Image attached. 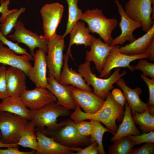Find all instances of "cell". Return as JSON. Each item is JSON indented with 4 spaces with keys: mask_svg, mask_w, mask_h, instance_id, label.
<instances>
[{
    "mask_svg": "<svg viewBox=\"0 0 154 154\" xmlns=\"http://www.w3.org/2000/svg\"><path fill=\"white\" fill-rule=\"evenodd\" d=\"M124 106L118 103L109 92L100 109L96 112L90 114L82 111L76 106L70 119L75 123L87 119H94L103 123L110 131L115 132L118 128L116 121H122L124 114Z\"/></svg>",
    "mask_w": 154,
    "mask_h": 154,
    "instance_id": "6da1fadb",
    "label": "cell"
},
{
    "mask_svg": "<svg viewBox=\"0 0 154 154\" xmlns=\"http://www.w3.org/2000/svg\"><path fill=\"white\" fill-rule=\"evenodd\" d=\"M71 114V111L62 106L52 102L35 110H30V120L36 129H44L49 131H55L64 126L66 120L57 123V118L60 116H66Z\"/></svg>",
    "mask_w": 154,
    "mask_h": 154,
    "instance_id": "7a4b0ae2",
    "label": "cell"
},
{
    "mask_svg": "<svg viewBox=\"0 0 154 154\" xmlns=\"http://www.w3.org/2000/svg\"><path fill=\"white\" fill-rule=\"evenodd\" d=\"M80 20L87 24L90 32L98 34L105 43L111 44L112 32L118 24L117 19L107 18L102 9L96 8L83 13Z\"/></svg>",
    "mask_w": 154,
    "mask_h": 154,
    "instance_id": "3957f363",
    "label": "cell"
},
{
    "mask_svg": "<svg viewBox=\"0 0 154 154\" xmlns=\"http://www.w3.org/2000/svg\"><path fill=\"white\" fill-rule=\"evenodd\" d=\"M120 68H116L113 73L107 78L97 77L91 71L90 62L86 60L79 65L78 71L88 86L93 88V92L102 99H106L110 91L113 88V85L120 78L126 74L125 70L120 73Z\"/></svg>",
    "mask_w": 154,
    "mask_h": 154,
    "instance_id": "277c9868",
    "label": "cell"
},
{
    "mask_svg": "<svg viewBox=\"0 0 154 154\" xmlns=\"http://www.w3.org/2000/svg\"><path fill=\"white\" fill-rule=\"evenodd\" d=\"M66 120L65 125L56 130L49 131L45 128L39 130L67 147L88 146L92 143L90 141V136H84L80 134L76 128V123L72 120L69 118Z\"/></svg>",
    "mask_w": 154,
    "mask_h": 154,
    "instance_id": "5b68a950",
    "label": "cell"
},
{
    "mask_svg": "<svg viewBox=\"0 0 154 154\" xmlns=\"http://www.w3.org/2000/svg\"><path fill=\"white\" fill-rule=\"evenodd\" d=\"M28 121L18 115L0 111V141L6 144H17Z\"/></svg>",
    "mask_w": 154,
    "mask_h": 154,
    "instance_id": "8992f818",
    "label": "cell"
},
{
    "mask_svg": "<svg viewBox=\"0 0 154 154\" xmlns=\"http://www.w3.org/2000/svg\"><path fill=\"white\" fill-rule=\"evenodd\" d=\"M154 0H129L124 9L127 15L133 20L141 23L142 29L147 32L154 24L151 14H154Z\"/></svg>",
    "mask_w": 154,
    "mask_h": 154,
    "instance_id": "52a82bcc",
    "label": "cell"
},
{
    "mask_svg": "<svg viewBox=\"0 0 154 154\" xmlns=\"http://www.w3.org/2000/svg\"><path fill=\"white\" fill-rule=\"evenodd\" d=\"M64 38L62 35L57 34L47 42L46 58L48 74L53 76L59 82L63 64Z\"/></svg>",
    "mask_w": 154,
    "mask_h": 154,
    "instance_id": "ba28073f",
    "label": "cell"
},
{
    "mask_svg": "<svg viewBox=\"0 0 154 154\" xmlns=\"http://www.w3.org/2000/svg\"><path fill=\"white\" fill-rule=\"evenodd\" d=\"M119 45L113 46L99 75L101 78H108L110 75L112 70L115 68L127 67L129 70L134 71L135 70L134 66L130 65L131 62L136 60L148 58V55L146 53L137 55H128L123 54L119 51Z\"/></svg>",
    "mask_w": 154,
    "mask_h": 154,
    "instance_id": "9c48e42d",
    "label": "cell"
},
{
    "mask_svg": "<svg viewBox=\"0 0 154 154\" xmlns=\"http://www.w3.org/2000/svg\"><path fill=\"white\" fill-rule=\"evenodd\" d=\"M15 31L8 37L18 43H21L27 46L30 49L31 54L33 56L35 49L41 48L47 53L48 40L44 36L38 35L27 29L23 23L17 21L14 27Z\"/></svg>",
    "mask_w": 154,
    "mask_h": 154,
    "instance_id": "30bf717a",
    "label": "cell"
},
{
    "mask_svg": "<svg viewBox=\"0 0 154 154\" xmlns=\"http://www.w3.org/2000/svg\"><path fill=\"white\" fill-rule=\"evenodd\" d=\"M64 7L58 3L47 4L40 10L42 22L44 36L48 40L57 35L56 31L62 17Z\"/></svg>",
    "mask_w": 154,
    "mask_h": 154,
    "instance_id": "8fae6325",
    "label": "cell"
},
{
    "mask_svg": "<svg viewBox=\"0 0 154 154\" xmlns=\"http://www.w3.org/2000/svg\"><path fill=\"white\" fill-rule=\"evenodd\" d=\"M121 18L119 26L121 30V33L118 36L113 40L111 46L123 44L129 41L131 42L136 39L134 37L133 33L137 29L142 27L141 24L130 18L126 13L122 5L118 0L114 1Z\"/></svg>",
    "mask_w": 154,
    "mask_h": 154,
    "instance_id": "7c38bea8",
    "label": "cell"
},
{
    "mask_svg": "<svg viewBox=\"0 0 154 154\" xmlns=\"http://www.w3.org/2000/svg\"><path fill=\"white\" fill-rule=\"evenodd\" d=\"M26 106L31 110H35L48 103L55 102V96L46 87H39L32 90H26L20 96Z\"/></svg>",
    "mask_w": 154,
    "mask_h": 154,
    "instance_id": "4fadbf2b",
    "label": "cell"
},
{
    "mask_svg": "<svg viewBox=\"0 0 154 154\" xmlns=\"http://www.w3.org/2000/svg\"><path fill=\"white\" fill-rule=\"evenodd\" d=\"M72 98L76 105L84 112L93 114L102 106L104 100L93 92L79 89L73 86L71 90Z\"/></svg>",
    "mask_w": 154,
    "mask_h": 154,
    "instance_id": "5bb4252c",
    "label": "cell"
},
{
    "mask_svg": "<svg viewBox=\"0 0 154 154\" xmlns=\"http://www.w3.org/2000/svg\"><path fill=\"white\" fill-rule=\"evenodd\" d=\"M46 88L55 96L57 104L68 110H74L76 105L71 95V90L73 86L60 83L52 75L48 74Z\"/></svg>",
    "mask_w": 154,
    "mask_h": 154,
    "instance_id": "9a60e30c",
    "label": "cell"
},
{
    "mask_svg": "<svg viewBox=\"0 0 154 154\" xmlns=\"http://www.w3.org/2000/svg\"><path fill=\"white\" fill-rule=\"evenodd\" d=\"M89 51H86V60L94 62L96 68L102 72L106 60L113 46L103 42L100 38L93 35Z\"/></svg>",
    "mask_w": 154,
    "mask_h": 154,
    "instance_id": "2e32d148",
    "label": "cell"
},
{
    "mask_svg": "<svg viewBox=\"0 0 154 154\" xmlns=\"http://www.w3.org/2000/svg\"><path fill=\"white\" fill-rule=\"evenodd\" d=\"M32 56L18 55L12 50L3 45L0 48V63L20 69L28 76L32 68L30 61Z\"/></svg>",
    "mask_w": 154,
    "mask_h": 154,
    "instance_id": "e0dca14e",
    "label": "cell"
},
{
    "mask_svg": "<svg viewBox=\"0 0 154 154\" xmlns=\"http://www.w3.org/2000/svg\"><path fill=\"white\" fill-rule=\"evenodd\" d=\"M46 53L42 49L39 48L33 56L34 65L28 77L36 87H46L48 85Z\"/></svg>",
    "mask_w": 154,
    "mask_h": 154,
    "instance_id": "ac0fdd59",
    "label": "cell"
},
{
    "mask_svg": "<svg viewBox=\"0 0 154 154\" xmlns=\"http://www.w3.org/2000/svg\"><path fill=\"white\" fill-rule=\"evenodd\" d=\"M35 134L38 144L36 154H74L71 148L62 145L40 130L36 129Z\"/></svg>",
    "mask_w": 154,
    "mask_h": 154,
    "instance_id": "d6986e66",
    "label": "cell"
},
{
    "mask_svg": "<svg viewBox=\"0 0 154 154\" xmlns=\"http://www.w3.org/2000/svg\"><path fill=\"white\" fill-rule=\"evenodd\" d=\"M26 74L21 69L10 66L7 70L6 79L9 96H21L27 89Z\"/></svg>",
    "mask_w": 154,
    "mask_h": 154,
    "instance_id": "ffe728a7",
    "label": "cell"
},
{
    "mask_svg": "<svg viewBox=\"0 0 154 154\" xmlns=\"http://www.w3.org/2000/svg\"><path fill=\"white\" fill-rule=\"evenodd\" d=\"M116 83L123 92L126 100L131 108L132 116L136 112L140 113L146 110L148 106L140 98L139 96L142 93L141 88L137 87L134 89L131 88L127 85L125 80L121 78Z\"/></svg>",
    "mask_w": 154,
    "mask_h": 154,
    "instance_id": "44dd1931",
    "label": "cell"
},
{
    "mask_svg": "<svg viewBox=\"0 0 154 154\" xmlns=\"http://www.w3.org/2000/svg\"><path fill=\"white\" fill-rule=\"evenodd\" d=\"M69 56L66 54L64 55V62L59 82L61 84L70 85L79 89L92 92V89L88 85L81 74L69 67Z\"/></svg>",
    "mask_w": 154,
    "mask_h": 154,
    "instance_id": "7402d4cb",
    "label": "cell"
},
{
    "mask_svg": "<svg viewBox=\"0 0 154 154\" xmlns=\"http://www.w3.org/2000/svg\"><path fill=\"white\" fill-rule=\"evenodd\" d=\"M88 27L85 26V22L78 21L73 26L70 33V42L66 54L70 56L73 60L71 52V48L74 44L84 45L86 48L90 46L93 35L90 34Z\"/></svg>",
    "mask_w": 154,
    "mask_h": 154,
    "instance_id": "603a6c76",
    "label": "cell"
},
{
    "mask_svg": "<svg viewBox=\"0 0 154 154\" xmlns=\"http://www.w3.org/2000/svg\"><path fill=\"white\" fill-rule=\"evenodd\" d=\"M154 40V24L146 33L133 42L120 47V52L128 55H137L145 53Z\"/></svg>",
    "mask_w": 154,
    "mask_h": 154,
    "instance_id": "cb8c5ba5",
    "label": "cell"
},
{
    "mask_svg": "<svg viewBox=\"0 0 154 154\" xmlns=\"http://www.w3.org/2000/svg\"><path fill=\"white\" fill-rule=\"evenodd\" d=\"M125 111L121 123L116 132L110 139L113 142L115 140L129 135H137L141 134L135 125L131 114V109L127 101L125 104Z\"/></svg>",
    "mask_w": 154,
    "mask_h": 154,
    "instance_id": "d4e9b609",
    "label": "cell"
},
{
    "mask_svg": "<svg viewBox=\"0 0 154 154\" xmlns=\"http://www.w3.org/2000/svg\"><path fill=\"white\" fill-rule=\"evenodd\" d=\"M0 111H4L18 115L30 120V110L26 106L20 96H9L0 103Z\"/></svg>",
    "mask_w": 154,
    "mask_h": 154,
    "instance_id": "484cf974",
    "label": "cell"
},
{
    "mask_svg": "<svg viewBox=\"0 0 154 154\" xmlns=\"http://www.w3.org/2000/svg\"><path fill=\"white\" fill-rule=\"evenodd\" d=\"M35 127L30 121H28L21 133L17 145L37 151L38 144L35 134Z\"/></svg>",
    "mask_w": 154,
    "mask_h": 154,
    "instance_id": "4316f807",
    "label": "cell"
},
{
    "mask_svg": "<svg viewBox=\"0 0 154 154\" xmlns=\"http://www.w3.org/2000/svg\"><path fill=\"white\" fill-rule=\"evenodd\" d=\"M80 0H66L68 7V17L65 32L62 35L65 37L71 31L75 24L80 20L83 13L78 6Z\"/></svg>",
    "mask_w": 154,
    "mask_h": 154,
    "instance_id": "83f0119b",
    "label": "cell"
},
{
    "mask_svg": "<svg viewBox=\"0 0 154 154\" xmlns=\"http://www.w3.org/2000/svg\"><path fill=\"white\" fill-rule=\"evenodd\" d=\"M135 124L139 125L141 133H148L154 130V117L147 108L144 112H135L132 115Z\"/></svg>",
    "mask_w": 154,
    "mask_h": 154,
    "instance_id": "f1b7e54d",
    "label": "cell"
},
{
    "mask_svg": "<svg viewBox=\"0 0 154 154\" xmlns=\"http://www.w3.org/2000/svg\"><path fill=\"white\" fill-rule=\"evenodd\" d=\"M93 124L92 132L90 135V140L91 143L97 142L98 148V153L100 154H106L104 150L102 140L103 135L105 133L108 132L114 134L115 132H112L107 128L105 127L99 121L94 119H90Z\"/></svg>",
    "mask_w": 154,
    "mask_h": 154,
    "instance_id": "f546056e",
    "label": "cell"
},
{
    "mask_svg": "<svg viewBox=\"0 0 154 154\" xmlns=\"http://www.w3.org/2000/svg\"><path fill=\"white\" fill-rule=\"evenodd\" d=\"M113 144L108 148V154H130L135 146L127 136L114 141Z\"/></svg>",
    "mask_w": 154,
    "mask_h": 154,
    "instance_id": "4dcf8cb0",
    "label": "cell"
},
{
    "mask_svg": "<svg viewBox=\"0 0 154 154\" xmlns=\"http://www.w3.org/2000/svg\"><path fill=\"white\" fill-rule=\"evenodd\" d=\"M24 7H21L15 12L9 14L5 19L4 22L1 24L0 31L2 34L7 36L14 28L19 16L25 11Z\"/></svg>",
    "mask_w": 154,
    "mask_h": 154,
    "instance_id": "1f68e13d",
    "label": "cell"
},
{
    "mask_svg": "<svg viewBox=\"0 0 154 154\" xmlns=\"http://www.w3.org/2000/svg\"><path fill=\"white\" fill-rule=\"evenodd\" d=\"M134 66L135 69L140 70L143 74L154 79V63H150L147 60L140 59L137 64Z\"/></svg>",
    "mask_w": 154,
    "mask_h": 154,
    "instance_id": "d6a6232c",
    "label": "cell"
},
{
    "mask_svg": "<svg viewBox=\"0 0 154 154\" xmlns=\"http://www.w3.org/2000/svg\"><path fill=\"white\" fill-rule=\"evenodd\" d=\"M1 24L0 22V29ZM0 40L4 44L7 45L8 48L13 50L17 54L21 55L26 54L32 56L31 54L28 53L27 50L20 46L18 43H15L8 40L1 33L0 29Z\"/></svg>",
    "mask_w": 154,
    "mask_h": 154,
    "instance_id": "836d02e7",
    "label": "cell"
},
{
    "mask_svg": "<svg viewBox=\"0 0 154 154\" xmlns=\"http://www.w3.org/2000/svg\"><path fill=\"white\" fill-rule=\"evenodd\" d=\"M127 136L131 141L134 145L143 143H154V132L151 131L148 133H142L137 135H129Z\"/></svg>",
    "mask_w": 154,
    "mask_h": 154,
    "instance_id": "e575fe53",
    "label": "cell"
},
{
    "mask_svg": "<svg viewBox=\"0 0 154 154\" xmlns=\"http://www.w3.org/2000/svg\"><path fill=\"white\" fill-rule=\"evenodd\" d=\"M5 65L0 67V100H3L9 96L7 86L6 73L7 69Z\"/></svg>",
    "mask_w": 154,
    "mask_h": 154,
    "instance_id": "d590c367",
    "label": "cell"
},
{
    "mask_svg": "<svg viewBox=\"0 0 154 154\" xmlns=\"http://www.w3.org/2000/svg\"><path fill=\"white\" fill-rule=\"evenodd\" d=\"M140 76L149 88V97L147 103L148 107L154 109V79H150L143 74Z\"/></svg>",
    "mask_w": 154,
    "mask_h": 154,
    "instance_id": "8d00e7d4",
    "label": "cell"
},
{
    "mask_svg": "<svg viewBox=\"0 0 154 154\" xmlns=\"http://www.w3.org/2000/svg\"><path fill=\"white\" fill-rule=\"evenodd\" d=\"M76 126L80 134L84 136H89L92 132L93 124L90 120V121L84 120L76 123Z\"/></svg>",
    "mask_w": 154,
    "mask_h": 154,
    "instance_id": "74e56055",
    "label": "cell"
},
{
    "mask_svg": "<svg viewBox=\"0 0 154 154\" xmlns=\"http://www.w3.org/2000/svg\"><path fill=\"white\" fill-rule=\"evenodd\" d=\"M154 143L146 142L138 148L132 149L130 154H153Z\"/></svg>",
    "mask_w": 154,
    "mask_h": 154,
    "instance_id": "f35d334b",
    "label": "cell"
},
{
    "mask_svg": "<svg viewBox=\"0 0 154 154\" xmlns=\"http://www.w3.org/2000/svg\"><path fill=\"white\" fill-rule=\"evenodd\" d=\"M10 0H1L0 2V13L2 15L0 17V22L2 24L4 22L7 16L10 14L16 12L18 9H14L10 10L8 9V5L10 4Z\"/></svg>",
    "mask_w": 154,
    "mask_h": 154,
    "instance_id": "ab89813d",
    "label": "cell"
},
{
    "mask_svg": "<svg viewBox=\"0 0 154 154\" xmlns=\"http://www.w3.org/2000/svg\"><path fill=\"white\" fill-rule=\"evenodd\" d=\"M36 151L32 150L31 151L25 152L19 150L18 147H10L5 149H0V154H34Z\"/></svg>",
    "mask_w": 154,
    "mask_h": 154,
    "instance_id": "60d3db41",
    "label": "cell"
},
{
    "mask_svg": "<svg viewBox=\"0 0 154 154\" xmlns=\"http://www.w3.org/2000/svg\"><path fill=\"white\" fill-rule=\"evenodd\" d=\"M111 93L114 99L118 103L122 106L124 105L126 99L120 90L117 88L114 89Z\"/></svg>",
    "mask_w": 154,
    "mask_h": 154,
    "instance_id": "b9f144b4",
    "label": "cell"
},
{
    "mask_svg": "<svg viewBox=\"0 0 154 154\" xmlns=\"http://www.w3.org/2000/svg\"><path fill=\"white\" fill-rule=\"evenodd\" d=\"M145 53L148 55V58L150 60L154 61V40L147 48Z\"/></svg>",
    "mask_w": 154,
    "mask_h": 154,
    "instance_id": "7bdbcfd3",
    "label": "cell"
},
{
    "mask_svg": "<svg viewBox=\"0 0 154 154\" xmlns=\"http://www.w3.org/2000/svg\"><path fill=\"white\" fill-rule=\"evenodd\" d=\"M97 144H98L97 142L95 141L84 149L80 148L78 151L76 153H74V154H89L92 148Z\"/></svg>",
    "mask_w": 154,
    "mask_h": 154,
    "instance_id": "ee69618b",
    "label": "cell"
},
{
    "mask_svg": "<svg viewBox=\"0 0 154 154\" xmlns=\"http://www.w3.org/2000/svg\"><path fill=\"white\" fill-rule=\"evenodd\" d=\"M18 145L17 144H7L3 143L0 141V148L8 147H18Z\"/></svg>",
    "mask_w": 154,
    "mask_h": 154,
    "instance_id": "f6af8a7d",
    "label": "cell"
},
{
    "mask_svg": "<svg viewBox=\"0 0 154 154\" xmlns=\"http://www.w3.org/2000/svg\"><path fill=\"white\" fill-rule=\"evenodd\" d=\"M98 144H97L92 148L89 154H98Z\"/></svg>",
    "mask_w": 154,
    "mask_h": 154,
    "instance_id": "bcb514c9",
    "label": "cell"
},
{
    "mask_svg": "<svg viewBox=\"0 0 154 154\" xmlns=\"http://www.w3.org/2000/svg\"><path fill=\"white\" fill-rule=\"evenodd\" d=\"M3 43L0 40V48L3 45Z\"/></svg>",
    "mask_w": 154,
    "mask_h": 154,
    "instance_id": "7dc6e473",
    "label": "cell"
},
{
    "mask_svg": "<svg viewBox=\"0 0 154 154\" xmlns=\"http://www.w3.org/2000/svg\"><path fill=\"white\" fill-rule=\"evenodd\" d=\"M2 138V134L1 131H0V140Z\"/></svg>",
    "mask_w": 154,
    "mask_h": 154,
    "instance_id": "c3c4849f",
    "label": "cell"
}]
</instances>
